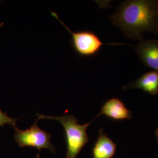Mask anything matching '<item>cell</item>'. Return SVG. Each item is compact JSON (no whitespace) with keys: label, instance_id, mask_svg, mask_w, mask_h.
I'll return each mask as SVG.
<instances>
[{"label":"cell","instance_id":"cell-2","mask_svg":"<svg viewBox=\"0 0 158 158\" xmlns=\"http://www.w3.org/2000/svg\"><path fill=\"white\" fill-rule=\"evenodd\" d=\"M40 119H53L62 125L65 131L67 143L66 158H76L79 153L89 141L87 129L90 123L80 124L76 118L72 115H65L60 117L37 114Z\"/></svg>","mask_w":158,"mask_h":158},{"label":"cell","instance_id":"cell-6","mask_svg":"<svg viewBox=\"0 0 158 158\" xmlns=\"http://www.w3.org/2000/svg\"><path fill=\"white\" fill-rule=\"evenodd\" d=\"M101 115L115 121L130 119L132 118V113L126 108L121 100L117 98H111L104 104L97 117Z\"/></svg>","mask_w":158,"mask_h":158},{"label":"cell","instance_id":"cell-3","mask_svg":"<svg viewBox=\"0 0 158 158\" xmlns=\"http://www.w3.org/2000/svg\"><path fill=\"white\" fill-rule=\"evenodd\" d=\"M52 15L56 18L72 35L71 42L74 51L79 56L91 57L95 56L102 49L104 44L95 33L90 31H81L73 32L59 18L56 14L51 12Z\"/></svg>","mask_w":158,"mask_h":158},{"label":"cell","instance_id":"cell-8","mask_svg":"<svg viewBox=\"0 0 158 158\" xmlns=\"http://www.w3.org/2000/svg\"><path fill=\"white\" fill-rule=\"evenodd\" d=\"M116 147L115 143L101 129L93 149V158H111L115 154Z\"/></svg>","mask_w":158,"mask_h":158},{"label":"cell","instance_id":"cell-9","mask_svg":"<svg viewBox=\"0 0 158 158\" xmlns=\"http://www.w3.org/2000/svg\"><path fill=\"white\" fill-rule=\"evenodd\" d=\"M17 119L12 118L0 109V128L5 125H10L14 127L16 126Z\"/></svg>","mask_w":158,"mask_h":158},{"label":"cell","instance_id":"cell-7","mask_svg":"<svg viewBox=\"0 0 158 158\" xmlns=\"http://www.w3.org/2000/svg\"><path fill=\"white\" fill-rule=\"evenodd\" d=\"M125 90L141 89L151 95L158 93V71H151L123 87Z\"/></svg>","mask_w":158,"mask_h":158},{"label":"cell","instance_id":"cell-10","mask_svg":"<svg viewBox=\"0 0 158 158\" xmlns=\"http://www.w3.org/2000/svg\"><path fill=\"white\" fill-rule=\"evenodd\" d=\"M156 138H157V140H158V128H157V130L156 131Z\"/></svg>","mask_w":158,"mask_h":158},{"label":"cell","instance_id":"cell-4","mask_svg":"<svg viewBox=\"0 0 158 158\" xmlns=\"http://www.w3.org/2000/svg\"><path fill=\"white\" fill-rule=\"evenodd\" d=\"M38 121L27 130H19L16 126L14 127L15 141L21 147H34L39 150L48 149L54 152L55 148L51 141V134L38 127Z\"/></svg>","mask_w":158,"mask_h":158},{"label":"cell","instance_id":"cell-11","mask_svg":"<svg viewBox=\"0 0 158 158\" xmlns=\"http://www.w3.org/2000/svg\"><path fill=\"white\" fill-rule=\"evenodd\" d=\"M35 158H40V155H36V157H35Z\"/></svg>","mask_w":158,"mask_h":158},{"label":"cell","instance_id":"cell-1","mask_svg":"<svg viewBox=\"0 0 158 158\" xmlns=\"http://www.w3.org/2000/svg\"><path fill=\"white\" fill-rule=\"evenodd\" d=\"M109 18L132 40H142L147 32L158 35V1H125Z\"/></svg>","mask_w":158,"mask_h":158},{"label":"cell","instance_id":"cell-5","mask_svg":"<svg viewBox=\"0 0 158 158\" xmlns=\"http://www.w3.org/2000/svg\"><path fill=\"white\" fill-rule=\"evenodd\" d=\"M139 59L147 68L158 71V41L156 40H141L134 46Z\"/></svg>","mask_w":158,"mask_h":158}]
</instances>
